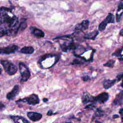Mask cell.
<instances>
[{
	"mask_svg": "<svg viewBox=\"0 0 123 123\" xmlns=\"http://www.w3.org/2000/svg\"><path fill=\"white\" fill-rule=\"evenodd\" d=\"M115 20H114V16L113 14L111 13H109L108 15L107 16L106 18L99 25H98V30L100 31H103L106 26L108 24L110 23H114Z\"/></svg>",
	"mask_w": 123,
	"mask_h": 123,
	"instance_id": "cell-5",
	"label": "cell"
},
{
	"mask_svg": "<svg viewBox=\"0 0 123 123\" xmlns=\"http://www.w3.org/2000/svg\"><path fill=\"white\" fill-rule=\"evenodd\" d=\"M19 71L21 76V83L27 81L30 76V73L26 65L23 62H20L19 64Z\"/></svg>",
	"mask_w": 123,
	"mask_h": 123,
	"instance_id": "cell-2",
	"label": "cell"
},
{
	"mask_svg": "<svg viewBox=\"0 0 123 123\" xmlns=\"http://www.w3.org/2000/svg\"><path fill=\"white\" fill-rule=\"evenodd\" d=\"M27 25H26V23L25 21H23V22H22L20 24H19V28H21L22 30H24L25 29Z\"/></svg>",
	"mask_w": 123,
	"mask_h": 123,
	"instance_id": "cell-23",
	"label": "cell"
},
{
	"mask_svg": "<svg viewBox=\"0 0 123 123\" xmlns=\"http://www.w3.org/2000/svg\"><path fill=\"white\" fill-rule=\"evenodd\" d=\"M116 79H105L103 81V86L105 89H108L111 87L116 83Z\"/></svg>",
	"mask_w": 123,
	"mask_h": 123,
	"instance_id": "cell-15",
	"label": "cell"
},
{
	"mask_svg": "<svg viewBox=\"0 0 123 123\" xmlns=\"http://www.w3.org/2000/svg\"><path fill=\"white\" fill-rule=\"evenodd\" d=\"M82 101L84 104H86L89 103H94V97L91 96L88 92H84L82 98Z\"/></svg>",
	"mask_w": 123,
	"mask_h": 123,
	"instance_id": "cell-10",
	"label": "cell"
},
{
	"mask_svg": "<svg viewBox=\"0 0 123 123\" xmlns=\"http://www.w3.org/2000/svg\"><path fill=\"white\" fill-rule=\"evenodd\" d=\"M18 49V47L15 45L8 46L0 48V54H9L14 53Z\"/></svg>",
	"mask_w": 123,
	"mask_h": 123,
	"instance_id": "cell-6",
	"label": "cell"
},
{
	"mask_svg": "<svg viewBox=\"0 0 123 123\" xmlns=\"http://www.w3.org/2000/svg\"><path fill=\"white\" fill-rule=\"evenodd\" d=\"M19 92V87L18 85H15L11 91L8 93L7 94L6 97L9 100L13 99L18 94Z\"/></svg>",
	"mask_w": 123,
	"mask_h": 123,
	"instance_id": "cell-12",
	"label": "cell"
},
{
	"mask_svg": "<svg viewBox=\"0 0 123 123\" xmlns=\"http://www.w3.org/2000/svg\"><path fill=\"white\" fill-rule=\"evenodd\" d=\"M80 63H81V62L80 61H79V60H78L77 59H75V60H74L73 61V62L72 64L74 65V64H79Z\"/></svg>",
	"mask_w": 123,
	"mask_h": 123,
	"instance_id": "cell-26",
	"label": "cell"
},
{
	"mask_svg": "<svg viewBox=\"0 0 123 123\" xmlns=\"http://www.w3.org/2000/svg\"><path fill=\"white\" fill-rule=\"evenodd\" d=\"M30 29L32 34L37 37H43L45 36V34L43 31L35 27L31 26L30 27Z\"/></svg>",
	"mask_w": 123,
	"mask_h": 123,
	"instance_id": "cell-13",
	"label": "cell"
},
{
	"mask_svg": "<svg viewBox=\"0 0 123 123\" xmlns=\"http://www.w3.org/2000/svg\"></svg>",
	"mask_w": 123,
	"mask_h": 123,
	"instance_id": "cell-36",
	"label": "cell"
},
{
	"mask_svg": "<svg viewBox=\"0 0 123 123\" xmlns=\"http://www.w3.org/2000/svg\"><path fill=\"white\" fill-rule=\"evenodd\" d=\"M60 47L63 52H67L68 50H74L76 49V46L73 41H71L69 43H63L60 45Z\"/></svg>",
	"mask_w": 123,
	"mask_h": 123,
	"instance_id": "cell-8",
	"label": "cell"
},
{
	"mask_svg": "<svg viewBox=\"0 0 123 123\" xmlns=\"http://www.w3.org/2000/svg\"><path fill=\"white\" fill-rule=\"evenodd\" d=\"M98 34V31L95 30L93 32L87 33L84 36V38L86 39H93L94 40Z\"/></svg>",
	"mask_w": 123,
	"mask_h": 123,
	"instance_id": "cell-18",
	"label": "cell"
},
{
	"mask_svg": "<svg viewBox=\"0 0 123 123\" xmlns=\"http://www.w3.org/2000/svg\"><path fill=\"white\" fill-rule=\"evenodd\" d=\"M123 2H121L120 3V4H119V6H118V11H120V10H121L123 9Z\"/></svg>",
	"mask_w": 123,
	"mask_h": 123,
	"instance_id": "cell-28",
	"label": "cell"
},
{
	"mask_svg": "<svg viewBox=\"0 0 123 123\" xmlns=\"http://www.w3.org/2000/svg\"><path fill=\"white\" fill-rule=\"evenodd\" d=\"M120 35L121 36H123V29H121V30L120 32Z\"/></svg>",
	"mask_w": 123,
	"mask_h": 123,
	"instance_id": "cell-34",
	"label": "cell"
},
{
	"mask_svg": "<svg viewBox=\"0 0 123 123\" xmlns=\"http://www.w3.org/2000/svg\"><path fill=\"white\" fill-rule=\"evenodd\" d=\"M20 52L24 54H31L34 53V49L31 46H25L21 49Z\"/></svg>",
	"mask_w": 123,
	"mask_h": 123,
	"instance_id": "cell-17",
	"label": "cell"
},
{
	"mask_svg": "<svg viewBox=\"0 0 123 123\" xmlns=\"http://www.w3.org/2000/svg\"><path fill=\"white\" fill-rule=\"evenodd\" d=\"M9 11L0 8V37L15 35L19 30L18 18L13 15L7 13Z\"/></svg>",
	"mask_w": 123,
	"mask_h": 123,
	"instance_id": "cell-1",
	"label": "cell"
},
{
	"mask_svg": "<svg viewBox=\"0 0 123 123\" xmlns=\"http://www.w3.org/2000/svg\"><path fill=\"white\" fill-rule=\"evenodd\" d=\"M82 79L84 81L86 82V81H88L90 80V77H89V76L88 75H85L83 77H82Z\"/></svg>",
	"mask_w": 123,
	"mask_h": 123,
	"instance_id": "cell-25",
	"label": "cell"
},
{
	"mask_svg": "<svg viewBox=\"0 0 123 123\" xmlns=\"http://www.w3.org/2000/svg\"><path fill=\"white\" fill-rule=\"evenodd\" d=\"M123 108H121L120 110H119V113H120V114L121 115L122 120H123Z\"/></svg>",
	"mask_w": 123,
	"mask_h": 123,
	"instance_id": "cell-30",
	"label": "cell"
},
{
	"mask_svg": "<svg viewBox=\"0 0 123 123\" xmlns=\"http://www.w3.org/2000/svg\"><path fill=\"white\" fill-rule=\"evenodd\" d=\"M4 107V105L1 102H0V109H1Z\"/></svg>",
	"mask_w": 123,
	"mask_h": 123,
	"instance_id": "cell-32",
	"label": "cell"
},
{
	"mask_svg": "<svg viewBox=\"0 0 123 123\" xmlns=\"http://www.w3.org/2000/svg\"><path fill=\"white\" fill-rule=\"evenodd\" d=\"M89 25V22L88 20H84L81 23L77 24L74 28L75 31H84L88 29Z\"/></svg>",
	"mask_w": 123,
	"mask_h": 123,
	"instance_id": "cell-9",
	"label": "cell"
},
{
	"mask_svg": "<svg viewBox=\"0 0 123 123\" xmlns=\"http://www.w3.org/2000/svg\"><path fill=\"white\" fill-rule=\"evenodd\" d=\"M43 102H47L48 101V99L47 98H44L43 99Z\"/></svg>",
	"mask_w": 123,
	"mask_h": 123,
	"instance_id": "cell-33",
	"label": "cell"
},
{
	"mask_svg": "<svg viewBox=\"0 0 123 123\" xmlns=\"http://www.w3.org/2000/svg\"><path fill=\"white\" fill-rule=\"evenodd\" d=\"M11 118L13 121L14 122L18 123H29V122L25 118L20 116H11Z\"/></svg>",
	"mask_w": 123,
	"mask_h": 123,
	"instance_id": "cell-16",
	"label": "cell"
},
{
	"mask_svg": "<svg viewBox=\"0 0 123 123\" xmlns=\"http://www.w3.org/2000/svg\"><path fill=\"white\" fill-rule=\"evenodd\" d=\"M109 98V95L107 92H102L96 97H94V101L96 103L103 104Z\"/></svg>",
	"mask_w": 123,
	"mask_h": 123,
	"instance_id": "cell-7",
	"label": "cell"
},
{
	"mask_svg": "<svg viewBox=\"0 0 123 123\" xmlns=\"http://www.w3.org/2000/svg\"><path fill=\"white\" fill-rule=\"evenodd\" d=\"M1 73V68L0 67V74Z\"/></svg>",
	"mask_w": 123,
	"mask_h": 123,
	"instance_id": "cell-35",
	"label": "cell"
},
{
	"mask_svg": "<svg viewBox=\"0 0 123 123\" xmlns=\"http://www.w3.org/2000/svg\"><path fill=\"white\" fill-rule=\"evenodd\" d=\"M122 14H123V12H121L120 14H119L118 13H117L116 14V21L117 22H119L121 20V17L122 16Z\"/></svg>",
	"mask_w": 123,
	"mask_h": 123,
	"instance_id": "cell-24",
	"label": "cell"
},
{
	"mask_svg": "<svg viewBox=\"0 0 123 123\" xmlns=\"http://www.w3.org/2000/svg\"><path fill=\"white\" fill-rule=\"evenodd\" d=\"M123 73H121V74H119L117 76V80L118 81H120L121 80H122V78H123Z\"/></svg>",
	"mask_w": 123,
	"mask_h": 123,
	"instance_id": "cell-27",
	"label": "cell"
},
{
	"mask_svg": "<svg viewBox=\"0 0 123 123\" xmlns=\"http://www.w3.org/2000/svg\"><path fill=\"white\" fill-rule=\"evenodd\" d=\"M53 114V112L51 110H49L47 113V115H48V116H51Z\"/></svg>",
	"mask_w": 123,
	"mask_h": 123,
	"instance_id": "cell-29",
	"label": "cell"
},
{
	"mask_svg": "<svg viewBox=\"0 0 123 123\" xmlns=\"http://www.w3.org/2000/svg\"><path fill=\"white\" fill-rule=\"evenodd\" d=\"M119 117V115L118 114H114L112 116V118L113 119H117V118H118Z\"/></svg>",
	"mask_w": 123,
	"mask_h": 123,
	"instance_id": "cell-31",
	"label": "cell"
},
{
	"mask_svg": "<svg viewBox=\"0 0 123 123\" xmlns=\"http://www.w3.org/2000/svg\"><path fill=\"white\" fill-rule=\"evenodd\" d=\"M115 63V61L113 60H110L106 63L103 64L104 66L108 67H112L113 66L114 63Z\"/></svg>",
	"mask_w": 123,
	"mask_h": 123,
	"instance_id": "cell-19",
	"label": "cell"
},
{
	"mask_svg": "<svg viewBox=\"0 0 123 123\" xmlns=\"http://www.w3.org/2000/svg\"><path fill=\"white\" fill-rule=\"evenodd\" d=\"M96 117H101L104 115V111L102 110L101 109L98 108L97 109L96 111L95 112V115Z\"/></svg>",
	"mask_w": 123,
	"mask_h": 123,
	"instance_id": "cell-21",
	"label": "cell"
},
{
	"mask_svg": "<svg viewBox=\"0 0 123 123\" xmlns=\"http://www.w3.org/2000/svg\"><path fill=\"white\" fill-rule=\"evenodd\" d=\"M16 102H26L29 105H36L39 103L40 100L38 96L37 95L33 94L30 95L28 97H26L22 99H20Z\"/></svg>",
	"mask_w": 123,
	"mask_h": 123,
	"instance_id": "cell-4",
	"label": "cell"
},
{
	"mask_svg": "<svg viewBox=\"0 0 123 123\" xmlns=\"http://www.w3.org/2000/svg\"><path fill=\"white\" fill-rule=\"evenodd\" d=\"M122 51H123V48H121L120 49H118L117 50L115 51L114 53H113L112 55L115 57H123Z\"/></svg>",
	"mask_w": 123,
	"mask_h": 123,
	"instance_id": "cell-20",
	"label": "cell"
},
{
	"mask_svg": "<svg viewBox=\"0 0 123 123\" xmlns=\"http://www.w3.org/2000/svg\"><path fill=\"white\" fill-rule=\"evenodd\" d=\"M123 92L121 91L118 95H116L115 98L112 102V105L115 106L122 105L123 104Z\"/></svg>",
	"mask_w": 123,
	"mask_h": 123,
	"instance_id": "cell-14",
	"label": "cell"
},
{
	"mask_svg": "<svg viewBox=\"0 0 123 123\" xmlns=\"http://www.w3.org/2000/svg\"><path fill=\"white\" fill-rule=\"evenodd\" d=\"M27 116L28 118L33 122H37L40 120L42 117V115L38 112L30 111L27 112Z\"/></svg>",
	"mask_w": 123,
	"mask_h": 123,
	"instance_id": "cell-11",
	"label": "cell"
},
{
	"mask_svg": "<svg viewBox=\"0 0 123 123\" xmlns=\"http://www.w3.org/2000/svg\"><path fill=\"white\" fill-rule=\"evenodd\" d=\"M95 104L96 103H91L90 104L87 105L85 107V109H92L93 108H95L96 107Z\"/></svg>",
	"mask_w": 123,
	"mask_h": 123,
	"instance_id": "cell-22",
	"label": "cell"
},
{
	"mask_svg": "<svg viewBox=\"0 0 123 123\" xmlns=\"http://www.w3.org/2000/svg\"><path fill=\"white\" fill-rule=\"evenodd\" d=\"M1 64L2 65L4 69L5 72L9 75H12L14 74L17 71V67L12 62L8 61H1L0 62Z\"/></svg>",
	"mask_w": 123,
	"mask_h": 123,
	"instance_id": "cell-3",
	"label": "cell"
}]
</instances>
